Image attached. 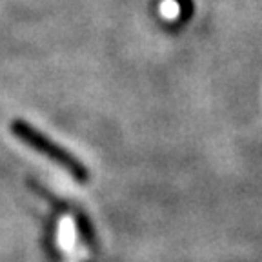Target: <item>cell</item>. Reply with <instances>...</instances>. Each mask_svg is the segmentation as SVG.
Here are the masks:
<instances>
[{
    "mask_svg": "<svg viewBox=\"0 0 262 262\" xmlns=\"http://www.w3.org/2000/svg\"><path fill=\"white\" fill-rule=\"evenodd\" d=\"M9 127H11L13 135L20 140V142H24L26 146L35 149V151L40 153V155L48 157L51 162L58 164V166L70 173L77 182H80V184L90 182V169H88L77 157L71 155L68 149H64L60 144H57L55 140L49 139L48 135H44L40 129H37L35 126H31V124L22 119H15Z\"/></svg>",
    "mask_w": 262,
    "mask_h": 262,
    "instance_id": "cell-1",
    "label": "cell"
},
{
    "mask_svg": "<svg viewBox=\"0 0 262 262\" xmlns=\"http://www.w3.org/2000/svg\"><path fill=\"white\" fill-rule=\"evenodd\" d=\"M77 229H78V233H80L82 241L93 248L95 246V229H93V226H91V222L88 221V217L77 215Z\"/></svg>",
    "mask_w": 262,
    "mask_h": 262,
    "instance_id": "cell-2",
    "label": "cell"
}]
</instances>
